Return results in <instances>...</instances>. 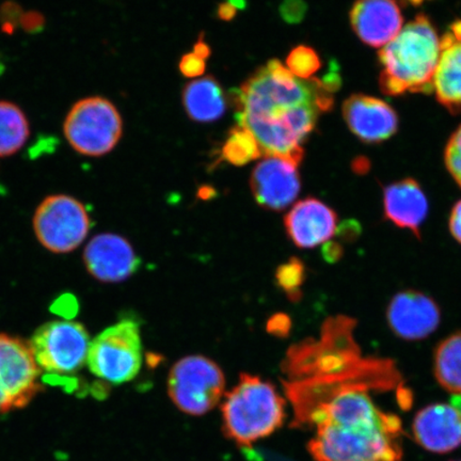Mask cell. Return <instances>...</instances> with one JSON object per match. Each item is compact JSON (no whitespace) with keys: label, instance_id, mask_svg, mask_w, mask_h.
I'll use <instances>...</instances> for the list:
<instances>
[{"label":"cell","instance_id":"cell-9","mask_svg":"<svg viewBox=\"0 0 461 461\" xmlns=\"http://www.w3.org/2000/svg\"><path fill=\"white\" fill-rule=\"evenodd\" d=\"M226 378L221 366L203 356L177 361L168 377V393L175 405L192 416L212 411L224 393Z\"/></svg>","mask_w":461,"mask_h":461},{"label":"cell","instance_id":"cell-25","mask_svg":"<svg viewBox=\"0 0 461 461\" xmlns=\"http://www.w3.org/2000/svg\"><path fill=\"white\" fill-rule=\"evenodd\" d=\"M304 276L303 263L297 258H292L276 270V280L291 301H298L301 298Z\"/></svg>","mask_w":461,"mask_h":461},{"label":"cell","instance_id":"cell-15","mask_svg":"<svg viewBox=\"0 0 461 461\" xmlns=\"http://www.w3.org/2000/svg\"><path fill=\"white\" fill-rule=\"evenodd\" d=\"M285 227L294 245L302 249H312L336 234L338 215L324 202L307 198L297 202L287 212Z\"/></svg>","mask_w":461,"mask_h":461},{"label":"cell","instance_id":"cell-7","mask_svg":"<svg viewBox=\"0 0 461 461\" xmlns=\"http://www.w3.org/2000/svg\"><path fill=\"white\" fill-rule=\"evenodd\" d=\"M91 339L82 322L50 321L32 334L29 345L42 374L71 376L83 370Z\"/></svg>","mask_w":461,"mask_h":461},{"label":"cell","instance_id":"cell-33","mask_svg":"<svg viewBox=\"0 0 461 461\" xmlns=\"http://www.w3.org/2000/svg\"><path fill=\"white\" fill-rule=\"evenodd\" d=\"M13 411V405H11L8 396L7 394H5L3 380L2 377H0V416H3V414L8 413Z\"/></svg>","mask_w":461,"mask_h":461},{"label":"cell","instance_id":"cell-18","mask_svg":"<svg viewBox=\"0 0 461 461\" xmlns=\"http://www.w3.org/2000/svg\"><path fill=\"white\" fill-rule=\"evenodd\" d=\"M438 102L449 113H461V21L441 39L440 59L434 77Z\"/></svg>","mask_w":461,"mask_h":461},{"label":"cell","instance_id":"cell-29","mask_svg":"<svg viewBox=\"0 0 461 461\" xmlns=\"http://www.w3.org/2000/svg\"><path fill=\"white\" fill-rule=\"evenodd\" d=\"M245 7L244 2L223 3L218 5L217 16L224 22H230L234 20L239 9H245Z\"/></svg>","mask_w":461,"mask_h":461},{"label":"cell","instance_id":"cell-14","mask_svg":"<svg viewBox=\"0 0 461 461\" xmlns=\"http://www.w3.org/2000/svg\"><path fill=\"white\" fill-rule=\"evenodd\" d=\"M343 118L353 134L366 143L389 140L399 129V117L377 97L354 95L343 104Z\"/></svg>","mask_w":461,"mask_h":461},{"label":"cell","instance_id":"cell-21","mask_svg":"<svg viewBox=\"0 0 461 461\" xmlns=\"http://www.w3.org/2000/svg\"><path fill=\"white\" fill-rule=\"evenodd\" d=\"M29 136L31 124L25 113L13 102L0 101V158L19 152Z\"/></svg>","mask_w":461,"mask_h":461},{"label":"cell","instance_id":"cell-13","mask_svg":"<svg viewBox=\"0 0 461 461\" xmlns=\"http://www.w3.org/2000/svg\"><path fill=\"white\" fill-rule=\"evenodd\" d=\"M438 304L425 294L405 291L392 298L387 321L395 336L406 341H419L430 336L440 324Z\"/></svg>","mask_w":461,"mask_h":461},{"label":"cell","instance_id":"cell-26","mask_svg":"<svg viewBox=\"0 0 461 461\" xmlns=\"http://www.w3.org/2000/svg\"><path fill=\"white\" fill-rule=\"evenodd\" d=\"M445 160L447 169L461 187V125L449 138L446 148Z\"/></svg>","mask_w":461,"mask_h":461},{"label":"cell","instance_id":"cell-30","mask_svg":"<svg viewBox=\"0 0 461 461\" xmlns=\"http://www.w3.org/2000/svg\"><path fill=\"white\" fill-rule=\"evenodd\" d=\"M449 230L453 238L461 244V200L455 204L449 216Z\"/></svg>","mask_w":461,"mask_h":461},{"label":"cell","instance_id":"cell-17","mask_svg":"<svg viewBox=\"0 0 461 461\" xmlns=\"http://www.w3.org/2000/svg\"><path fill=\"white\" fill-rule=\"evenodd\" d=\"M402 14L399 5L389 0L358 2L350 10V23L363 43L384 48L402 29Z\"/></svg>","mask_w":461,"mask_h":461},{"label":"cell","instance_id":"cell-6","mask_svg":"<svg viewBox=\"0 0 461 461\" xmlns=\"http://www.w3.org/2000/svg\"><path fill=\"white\" fill-rule=\"evenodd\" d=\"M86 366L97 378L113 384L134 379L141 370L140 326L123 319L91 339Z\"/></svg>","mask_w":461,"mask_h":461},{"label":"cell","instance_id":"cell-32","mask_svg":"<svg viewBox=\"0 0 461 461\" xmlns=\"http://www.w3.org/2000/svg\"><path fill=\"white\" fill-rule=\"evenodd\" d=\"M194 54L197 55L201 59H209L212 54V50L210 45L205 42V40H203V36H201L198 41L195 42L194 46Z\"/></svg>","mask_w":461,"mask_h":461},{"label":"cell","instance_id":"cell-31","mask_svg":"<svg viewBox=\"0 0 461 461\" xmlns=\"http://www.w3.org/2000/svg\"><path fill=\"white\" fill-rule=\"evenodd\" d=\"M269 327H273L272 331L275 334L284 336V334L288 331V328H290V321H288L285 316L275 317L272 322H269Z\"/></svg>","mask_w":461,"mask_h":461},{"label":"cell","instance_id":"cell-11","mask_svg":"<svg viewBox=\"0 0 461 461\" xmlns=\"http://www.w3.org/2000/svg\"><path fill=\"white\" fill-rule=\"evenodd\" d=\"M298 165L279 157H264L251 173L250 187L257 203L265 210L281 212L301 193Z\"/></svg>","mask_w":461,"mask_h":461},{"label":"cell","instance_id":"cell-19","mask_svg":"<svg viewBox=\"0 0 461 461\" xmlns=\"http://www.w3.org/2000/svg\"><path fill=\"white\" fill-rule=\"evenodd\" d=\"M384 207L391 222L420 238V228L429 214V201L417 181L406 178L391 184L384 189Z\"/></svg>","mask_w":461,"mask_h":461},{"label":"cell","instance_id":"cell-2","mask_svg":"<svg viewBox=\"0 0 461 461\" xmlns=\"http://www.w3.org/2000/svg\"><path fill=\"white\" fill-rule=\"evenodd\" d=\"M304 425L316 429L308 446L316 461H402L400 418L380 411L366 390L339 391Z\"/></svg>","mask_w":461,"mask_h":461},{"label":"cell","instance_id":"cell-3","mask_svg":"<svg viewBox=\"0 0 461 461\" xmlns=\"http://www.w3.org/2000/svg\"><path fill=\"white\" fill-rule=\"evenodd\" d=\"M441 39L428 16L419 14L379 51L380 89L397 96L430 94L440 59Z\"/></svg>","mask_w":461,"mask_h":461},{"label":"cell","instance_id":"cell-24","mask_svg":"<svg viewBox=\"0 0 461 461\" xmlns=\"http://www.w3.org/2000/svg\"><path fill=\"white\" fill-rule=\"evenodd\" d=\"M287 70L301 79L313 78L321 68V60L317 51L308 45H298L286 57Z\"/></svg>","mask_w":461,"mask_h":461},{"label":"cell","instance_id":"cell-8","mask_svg":"<svg viewBox=\"0 0 461 461\" xmlns=\"http://www.w3.org/2000/svg\"><path fill=\"white\" fill-rule=\"evenodd\" d=\"M32 226L46 250L67 255L83 245L90 232L91 219L84 203L77 198L51 194L34 212Z\"/></svg>","mask_w":461,"mask_h":461},{"label":"cell","instance_id":"cell-16","mask_svg":"<svg viewBox=\"0 0 461 461\" xmlns=\"http://www.w3.org/2000/svg\"><path fill=\"white\" fill-rule=\"evenodd\" d=\"M414 439L428 451L445 454L461 445V413L447 403L422 409L413 420Z\"/></svg>","mask_w":461,"mask_h":461},{"label":"cell","instance_id":"cell-5","mask_svg":"<svg viewBox=\"0 0 461 461\" xmlns=\"http://www.w3.org/2000/svg\"><path fill=\"white\" fill-rule=\"evenodd\" d=\"M63 134L74 151L84 157L100 158L117 147L123 134V120L106 97L88 96L68 111Z\"/></svg>","mask_w":461,"mask_h":461},{"label":"cell","instance_id":"cell-20","mask_svg":"<svg viewBox=\"0 0 461 461\" xmlns=\"http://www.w3.org/2000/svg\"><path fill=\"white\" fill-rule=\"evenodd\" d=\"M183 106L195 122L210 123L227 112V97L214 77H204L188 83L182 92Z\"/></svg>","mask_w":461,"mask_h":461},{"label":"cell","instance_id":"cell-22","mask_svg":"<svg viewBox=\"0 0 461 461\" xmlns=\"http://www.w3.org/2000/svg\"><path fill=\"white\" fill-rule=\"evenodd\" d=\"M435 376L443 389L461 396V332L452 334L438 346Z\"/></svg>","mask_w":461,"mask_h":461},{"label":"cell","instance_id":"cell-12","mask_svg":"<svg viewBox=\"0 0 461 461\" xmlns=\"http://www.w3.org/2000/svg\"><path fill=\"white\" fill-rule=\"evenodd\" d=\"M83 259L86 272L104 284L128 280L140 267V259L130 241L114 233L95 236L86 244Z\"/></svg>","mask_w":461,"mask_h":461},{"label":"cell","instance_id":"cell-34","mask_svg":"<svg viewBox=\"0 0 461 461\" xmlns=\"http://www.w3.org/2000/svg\"><path fill=\"white\" fill-rule=\"evenodd\" d=\"M217 195L216 189L210 185L201 186L198 190V198L202 200L214 199Z\"/></svg>","mask_w":461,"mask_h":461},{"label":"cell","instance_id":"cell-28","mask_svg":"<svg viewBox=\"0 0 461 461\" xmlns=\"http://www.w3.org/2000/svg\"><path fill=\"white\" fill-rule=\"evenodd\" d=\"M178 68L185 77H200L206 70V62L194 53H187L181 58Z\"/></svg>","mask_w":461,"mask_h":461},{"label":"cell","instance_id":"cell-1","mask_svg":"<svg viewBox=\"0 0 461 461\" xmlns=\"http://www.w3.org/2000/svg\"><path fill=\"white\" fill-rule=\"evenodd\" d=\"M236 119L257 138L264 157L301 165L303 144L320 115L330 112L333 94L320 78L299 80L278 59L259 68L233 95Z\"/></svg>","mask_w":461,"mask_h":461},{"label":"cell","instance_id":"cell-10","mask_svg":"<svg viewBox=\"0 0 461 461\" xmlns=\"http://www.w3.org/2000/svg\"><path fill=\"white\" fill-rule=\"evenodd\" d=\"M0 376L14 411L27 407L43 391L31 345L7 333H0Z\"/></svg>","mask_w":461,"mask_h":461},{"label":"cell","instance_id":"cell-23","mask_svg":"<svg viewBox=\"0 0 461 461\" xmlns=\"http://www.w3.org/2000/svg\"><path fill=\"white\" fill-rule=\"evenodd\" d=\"M262 155L257 138L240 125L230 130L221 149V160L236 167L251 163Z\"/></svg>","mask_w":461,"mask_h":461},{"label":"cell","instance_id":"cell-27","mask_svg":"<svg viewBox=\"0 0 461 461\" xmlns=\"http://www.w3.org/2000/svg\"><path fill=\"white\" fill-rule=\"evenodd\" d=\"M282 20L287 24L297 25L302 23L308 13V5L299 0H290L280 5L279 9Z\"/></svg>","mask_w":461,"mask_h":461},{"label":"cell","instance_id":"cell-4","mask_svg":"<svg viewBox=\"0 0 461 461\" xmlns=\"http://www.w3.org/2000/svg\"><path fill=\"white\" fill-rule=\"evenodd\" d=\"M221 409L224 432L245 447L272 435L285 420V401L278 390L250 374L240 375Z\"/></svg>","mask_w":461,"mask_h":461}]
</instances>
